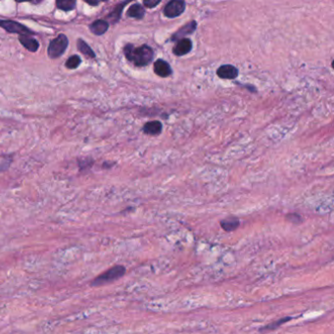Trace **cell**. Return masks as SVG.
Listing matches in <instances>:
<instances>
[{
	"label": "cell",
	"instance_id": "obj_11",
	"mask_svg": "<svg viewBox=\"0 0 334 334\" xmlns=\"http://www.w3.org/2000/svg\"><path fill=\"white\" fill-rule=\"evenodd\" d=\"M19 40L22 43V45L25 48H27L29 51L35 52V51H37V49L39 47L38 41L36 39L29 36V35H20Z\"/></svg>",
	"mask_w": 334,
	"mask_h": 334
},
{
	"label": "cell",
	"instance_id": "obj_22",
	"mask_svg": "<svg viewBox=\"0 0 334 334\" xmlns=\"http://www.w3.org/2000/svg\"><path fill=\"white\" fill-rule=\"evenodd\" d=\"M88 4H90V5H97L98 2H88Z\"/></svg>",
	"mask_w": 334,
	"mask_h": 334
},
{
	"label": "cell",
	"instance_id": "obj_21",
	"mask_svg": "<svg viewBox=\"0 0 334 334\" xmlns=\"http://www.w3.org/2000/svg\"><path fill=\"white\" fill-rule=\"evenodd\" d=\"M143 4L146 6V8H149V9H151V8H154V7H156L157 5H159L160 4V1L158 0V1H149V0H147V1H144L143 2Z\"/></svg>",
	"mask_w": 334,
	"mask_h": 334
},
{
	"label": "cell",
	"instance_id": "obj_16",
	"mask_svg": "<svg viewBox=\"0 0 334 334\" xmlns=\"http://www.w3.org/2000/svg\"><path fill=\"white\" fill-rule=\"evenodd\" d=\"M78 48L85 56H87L89 58L95 57V53L93 52V50L90 48V46L86 42H84L83 39L78 40Z\"/></svg>",
	"mask_w": 334,
	"mask_h": 334
},
{
	"label": "cell",
	"instance_id": "obj_6",
	"mask_svg": "<svg viewBox=\"0 0 334 334\" xmlns=\"http://www.w3.org/2000/svg\"><path fill=\"white\" fill-rule=\"evenodd\" d=\"M197 28V23L195 21H191L188 24H186L185 26L181 27L179 30H177L170 37L171 41H178L182 38H185V36L190 35L194 33V31Z\"/></svg>",
	"mask_w": 334,
	"mask_h": 334
},
{
	"label": "cell",
	"instance_id": "obj_9",
	"mask_svg": "<svg viewBox=\"0 0 334 334\" xmlns=\"http://www.w3.org/2000/svg\"><path fill=\"white\" fill-rule=\"evenodd\" d=\"M153 70H154V73L161 78H167L172 73L171 67L169 66V64L164 60H161V59H158L154 63Z\"/></svg>",
	"mask_w": 334,
	"mask_h": 334
},
{
	"label": "cell",
	"instance_id": "obj_3",
	"mask_svg": "<svg viewBox=\"0 0 334 334\" xmlns=\"http://www.w3.org/2000/svg\"><path fill=\"white\" fill-rule=\"evenodd\" d=\"M68 38L65 34H59L56 38H54L49 46L47 53L50 58H58L60 57L67 49L68 46Z\"/></svg>",
	"mask_w": 334,
	"mask_h": 334
},
{
	"label": "cell",
	"instance_id": "obj_7",
	"mask_svg": "<svg viewBox=\"0 0 334 334\" xmlns=\"http://www.w3.org/2000/svg\"><path fill=\"white\" fill-rule=\"evenodd\" d=\"M217 75L223 80H234L238 77V70L233 65H223L217 70Z\"/></svg>",
	"mask_w": 334,
	"mask_h": 334
},
{
	"label": "cell",
	"instance_id": "obj_10",
	"mask_svg": "<svg viewBox=\"0 0 334 334\" xmlns=\"http://www.w3.org/2000/svg\"><path fill=\"white\" fill-rule=\"evenodd\" d=\"M163 127L159 121H151L144 125L143 132L148 135H159L162 133Z\"/></svg>",
	"mask_w": 334,
	"mask_h": 334
},
{
	"label": "cell",
	"instance_id": "obj_20",
	"mask_svg": "<svg viewBox=\"0 0 334 334\" xmlns=\"http://www.w3.org/2000/svg\"><path fill=\"white\" fill-rule=\"evenodd\" d=\"M286 219H287L288 221L292 222V223H295V224H298V223L302 222L301 217H300L299 215H297V214H290V215H288V216L286 217Z\"/></svg>",
	"mask_w": 334,
	"mask_h": 334
},
{
	"label": "cell",
	"instance_id": "obj_4",
	"mask_svg": "<svg viewBox=\"0 0 334 334\" xmlns=\"http://www.w3.org/2000/svg\"><path fill=\"white\" fill-rule=\"evenodd\" d=\"M185 2L182 0H172L168 2L164 8V15L167 18H176L185 11Z\"/></svg>",
	"mask_w": 334,
	"mask_h": 334
},
{
	"label": "cell",
	"instance_id": "obj_13",
	"mask_svg": "<svg viewBox=\"0 0 334 334\" xmlns=\"http://www.w3.org/2000/svg\"><path fill=\"white\" fill-rule=\"evenodd\" d=\"M239 224H240L239 220L235 217H230L221 221L222 229L228 233L235 231L239 227Z\"/></svg>",
	"mask_w": 334,
	"mask_h": 334
},
{
	"label": "cell",
	"instance_id": "obj_2",
	"mask_svg": "<svg viewBox=\"0 0 334 334\" xmlns=\"http://www.w3.org/2000/svg\"><path fill=\"white\" fill-rule=\"evenodd\" d=\"M126 273V267L122 265H116L110 268H108L106 271L102 272L98 276H96L91 281V286L99 287L102 285H105L107 283L113 282L115 280H118L122 276H124Z\"/></svg>",
	"mask_w": 334,
	"mask_h": 334
},
{
	"label": "cell",
	"instance_id": "obj_8",
	"mask_svg": "<svg viewBox=\"0 0 334 334\" xmlns=\"http://www.w3.org/2000/svg\"><path fill=\"white\" fill-rule=\"evenodd\" d=\"M192 50V41L188 38H182L176 42L172 52L175 56H183L188 54Z\"/></svg>",
	"mask_w": 334,
	"mask_h": 334
},
{
	"label": "cell",
	"instance_id": "obj_5",
	"mask_svg": "<svg viewBox=\"0 0 334 334\" xmlns=\"http://www.w3.org/2000/svg\"><path fill=\"white\" fill-rule=\"evenodd\" d=\"M0 27L6 30L8 33H19L20 35H29L32 34L33 32L29 30L27 27L21 25L20 23L14 21H3L0 20Z\"/></svg>",
	"mask_w": 334,
	"mask_h": 334
},
{
	"label": "cell",
	"instance_id": "obj_17",
	"mask_svg": "<svg viewBox=\"0 0 334 334\" xmlns=\"http://www.w3.org/2000/svg\"><path fill=\"white\" fill-rule=\"evenodd\" d=\"M126 5H127L126 2H125V3H122V4H120V5H118V6L113 10V12H111V13L108 15V19H109L112 23L118 22V21L120 20V18H121V14H122V11H123V9H124V6H126Z\"/></svg>",
	"mask_w": 334,
	"mask_h": 334
},
{
	"label": "cell",
	"instance_id": "obj_1",
	"mask_svg": "<svg viewBox=\"0 0 334 334\" xmlns=\"http://www.w3.org/2000/svg\"><path fill=\"white\" fill-rule=\"evenodd\" d=\"M124 52L127 59L133 62L136 67L147 66L154 57L153 49L146 44L139 47H134L133 44H127L124 48Z\"/></svg>",
	"mask_w": 334,
	"mask_h": 334
},
{
	"label": "cell",
	"instance_id": "obj_18",
	"mask_svg": "<svg viewBox=\"0 0 334 334\" xmlns=\"http://www.w3.org/2000/svg\"><path fill=\"white\" fill-rule=\"evenodd\" d=\"M56 5L61 10L71 11V10L75 9L76 1H72V0H58L56 2Z\"/></svg>",
	"mask_w": 334,
	"mask_h": 334
},
{
	"label": "cell",
	"instance_id": "obj_12",
	"mask_svg": "<svg viewBox=\"0 0 334 334\" xmlns=\"http://www.w3.org/2000/svg\"><path fill=\"white\" fill-rule=\"evenodd\" d=\"M109 29V23L104 20H97L90 25L91 32L96 35H101Z\"/></svg>",
	"mask_w": 334,
	"mask_h": 334
},
{
	"label": "cell",
	"instance_id": "obj_19",
	"mask_svg": "<svg viewBox=\"0 0 334 334\" xmlns=\"http://www.w3.org/2000/svg\"><path fill=\"white\" fill-rule=\"evenodd\" d=\"M81 58L78 55H74L72 57H70L67 62H66V67L68 69H76L80 66L81 64Z\"/></svg>",
	"mask_w": 334,
	"mask_h": 334
},
{
	"label": "cell",
	"instance_id": "obj_14",
	"mask_svg": "<svg viewBox=\"0 0 334 334\" xmlns=\"http://www.w3.org/2000/svg\"><path fill=\"white\" fill-rule=\"evenodd\" d=\"M128 16L134 19H142L144 14H145V9L143 8L142 5L136 3L132 5L129 10H128Z\"/></svg>",
	"mask_w": 334,
	"mask_h": 334
},
{
	"label": "cell",
	"instance_id": "obj_15",
	"mask_svg": "<svg viewBox=\"0 0 334 334\" xmlns=\"http://www.w3.org/2000/svg\"><path fill=\"white\" fill-rule=\"evenodd\" d=\"M291 320H292L291 317H285V318H283V319H279V320H277L276 322H273V323H271V324H268L267 326H266V327L260 329V333H267V332L274 331V330L278 329L279 327H281L283 324H285V323H287V322H289V321H291Z\"/></svg>",
	"mask_w": 334,
	"mask_h": 334
}]
</instances>
